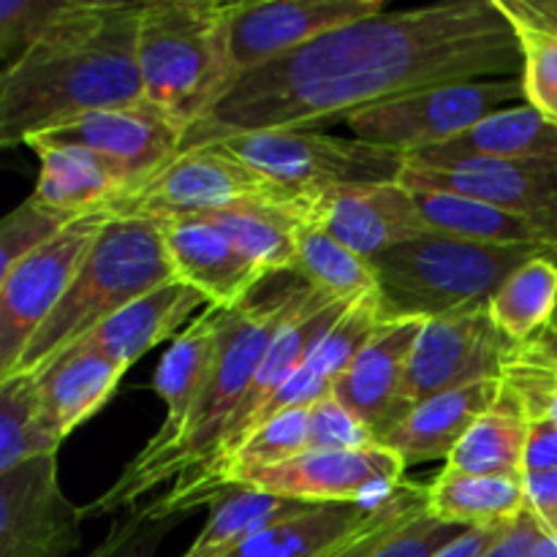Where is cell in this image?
<instances>
[{
  "label": "cell",
  "mask_w": 557,
  "mask_h": 557,
  "mask_svg": "<svg viewBox=\"0 0 557 557\" xmlns=\"http://www.w3.org/2000/svg\"><path fill=\"white\" fill-rule=\"evenodd\" d=\"M531 430L525 449V479L557 471V419L544 408H528Z\"/></svg>",
  "instance_id": "obj_44"
},
{
  "label": "cell",
  "mask_w": 557,
  "mask_h": 557,
  "mask_svg": "<svg viewBox=\"0 0 557 557\" xmlns=\"http://www.w3.org/2000/svg\"><path fill=\"white\" fill-rule=\"evenodd\" d=\"M125 370L87 348H71L36 379L38 411L58 444L92 417L117 389Z\"/></svg>",
  "instance_id": "obj_26"
},
{
  "label": "cell",
  "mask_w": 557,
  "mask_h": 557,
  "mask_svg": "<svg viewBox=\"0 0 557 557\" xmlns=\"http://www.w3.org/2000/svg\"><path fill=\"white\" fill-rule=\"evenodd\" d=\"M71 0H0V58L3 69L22 58L65 14Z\"/></svg>",
  "instance_id": "obj_39"
},
{
  "label": "cell",
  "mask_w": 557,
  "mask_h": 557,
  "mask_svg": "<svg viewBox=\"0 0 557 557\" xmlns=\"http://www.w3.org/2000/svg\"><path fill=\"white\" fill-rule=\"evenodd\" d=\"M403 487L379 504L313 506L286 522L267 528L226 557H324L357 533L368 531L395 509Z\"/></svg>",
  "instance_id": "obj_27"
},
{
  "label": "cell",
  "mask_w": 557,
  "mask_h": 557,
  "mask_svg": "<svg viewBox=\"0 0 557 557\" xmlns=\"http://www.w3.org/2000/svg\"><path fill=\"white\" fill-rule=\"evenodd\" d=\"M82 218V215H79ZM71 221H76L74 215H65V212L52 210V207L41 205L38 199H25L14 212L3 218L0 223V275L11 270V267L20 264L25 256H30L33 250H38L41 245H47L49 239L58 237Z\"/></svg>",
  "instance_id": "obj_38"
},
{
  "label": "cell",
  "mask_w": 557,
  "mask_h": 557,
  "mask_svg": "<svg viewBox=\"0 0 557 557\" xmlns=\"http://www.w3.org/2000/svg\"><path fill=\"white\" fill-rule=\"evenodd\" d=\"M536 346H542V351L547 354L553 362H557V315H555V324L549 326V332L536 343Z\"/></svg>",
  "instance_id": "obj_49"
},
{
  "label": "cell",
  "mask_w": 557,
  "mask_h": 557,
  "mask_svg": "<svg viewBox=\"0 0 557 557\" xmlns=\"http://www.w3.org/2000/svg\"><path fill=\"white\" fill-rule=\"evenodd\" d=\"M201 302H205V297H201L196 288H190L188 283L174 277V281L152 288L145 297L131 302L128 308L114 313L107 324L98 326L92 335H87L85 341L76 343L74 348L96 351L101 354V357H107L109 362L128 370L131 364H134L136 359L145 357L152 346L169 341L172 335L177 337L180 326L188 321V315L194 313Z\"/></svg>",
  "instance_id": "obj_24"
},
{
  "label": "cell",
  "mask_w": 557,
  "mask_h": 557,
  "mask_svg": "<svg viewBox=\"0 0 557 557\" xmlns=\"http://www.w3.org/2000/svg\"><path fill=\"white\" fill-rule=\"evenodd\" d=\"M498 9L509 16L511 27L517 33L522 52V92H525L528 107L536 109L547 123L557 128V36L533 25L525 16L506 9L500 0H495Z\"/></svg>",
  "instance_id": "obj_37"
},
{
  "label": "cell",
  "mask_w": 557,
  "mask_h": 557,
  "mask_svg": "<svg viewBox=\"0 0 557 557\" xmlns=\"http://www.w3.org/2000/svg\"><path fill=\"white\" fill-rule=\"evenodd\" d=\"M174 520H158L150 515V506L131 509V517L112 528L103 544L87 557H156L158 544L169 533Z\"/></svg>",
  "instance_id": "obj_41"
},
{
  "label": "cell",
  "mask_w": 557,
  "mask_h": 557,
  "mask_svg": "<svg viewBox=\"0 0 557 557\" xmlns=\"http://www.w3.org/2000/svg\"><path fill=\"white\" fill-rule=\"evenodd\" d=\"M515 525V522H511ZM509 528V525H506ZM506 528H468L457 542L441 549L435 557H482L506 533Z\"/></svg>",
  "instance_id": "obj_47"
},
{
  "label": "cell",
  "mask_w": 557,
  "mask_h": 557,
  "mask_svg": "<svg viewBox=\"0 0 557 557\" xmlns=\"http://www.w3.org/2000/svg\"><path fill=\"white\" fill-rule=\"evenodd\" d=\"M294 272H299L321 297L337 299V302H357V299L379 292L373 264L337 243L330 232H324L313 221H305L299 228Z\"/></svg>",
  "instance_id": "obj_34"
},
{
  "label": "cell",
  "mask_w": 557,
  "mask_h": 557,
  "mask_svg": "<svg viewBox=\"0 0 557 557\" xmlns=\"http://www.w3.org/2000/svg\"><path fill=\"white\" fill-rule=\"evenodd\" d=\"M169 281H174V270L163 243V221L112 218L9 379H38L114 313Z\"/></svg>",
  "instance_id": "obj_4"
},
{
  "label": "cell",
  "mask_w": 557,
  "mask_h": 557,
  "mask_svg": "<svg viewBox=\"0 0 557 557\" xmlns=\"http://www.w3.org/2000/svg\"><path fill=\"white\" fill-rule=\"evenodd\" d=\"M136 60L145 101L190 131L237 82L228 58V3H141Z\"/></svg>",
  "instance_id": "obj_5"
},
{
  "label": "cell",
  "mask_w": 557,
  "mask_h": 557,
  "mask_svg": "<svg viewBox=\"0 0 557 557\" xmlns=\"http://www.w3.org/2000/svg\"><path fill=\"white\" fill-rule=\"evenodd\" d=\"M555 386H557V364H555Z\"/></svg>",
  "instance_id": "obj_51"
},
{
  "label": "cell",
  "mask_w": 557,
  "mask_h": 557,
  "mask_svg": "<svg viewBox=\"0 0 557 557\" xmlns=\"http://www.w3.org/2000/svg\"><path fill=\"white\" fill-rule=\"evenodd\" d=\"M547 528L539 522V517L531 509L515 522V525L506 528L504 536L493 544L482 557H531L536 544L542 542Z\"/></svg>",
  "instance_id": "obj_45"
},
{
  "label": "cell",
  "mask_w": 557,
  "mask_h": 557,
  "mask_svg": "<svg viewBox=\"0 0 557 557\" xmlns=\"http://www.w3.org/2000/svg\"><path fill=\"white\" fill-rule=\"evenodd\" d=\"M422 330L424 319L389 321L335 381L332 395L359 422L373 430L379 444L381 435L389 433L397 422L408 417L403 389H406L408 362H411Z\"/></svg>",
  "instance_id": "obj_19"
},
{
  "label": "cell",
  "mask_w": 557,
  "mask_h": 557,
  "mask_svg": "<svg viewBox=\"0 0 557 557\" xmlns=\"http://www.w3.org/2000/svg\"><path fill=\"white\" fill-rule=\"evenodd\" d=\"M207 145L299 194H319L354 183H395L406 163L397 152L315 131H250Z\"/></svg>",
  "instance_id": "obj_9"
},
{
  "label": "cell",
  "mask_w": 557,
  "mask_h": 557,
  "mask_svg": "<svg viewBox=\"0 0 557 557\" xmlns=\"http://www.w3.org/2000/svg\"><path fill=\"white\" fill-rule=\"evenodd\" d=\"M381 0H237L228 3V58L234 76L264 69L315 38L381 14Z\"/></svg>",
  "instance_id": "obj_13"
},
{
  "label": "cell",
  "mask_w": 557,
  "mask_h": 557,
  "mask_svg": "<svg viewBox=\"0 0 557 557\" xmlns=\"http://www.w3.org/2000/svg\"><path fill=\"white\" fill-rule=\"evenodd\" d=\"M141 3L71 0L63 16L3 69L0 145H27L101 109L145 101L136 60Z\"/></svg>",
  "instance_id": "obj_2"
},
{
  "label": "cell",
  "mask_w": 557,
  "mask_h": 557,
  "mask_svg": "<svg viewBox=\"0 0 557 557\" xmlns=\"http://www.w3.org/2000/svg\"><path fill=\"white\" fill-rule=\"evenodd\" d=\"M549 158L557 161V128L533 107L522 103L515 109H498L466 134L433 150L406 158L413 163L449 161H528Z\"/></svg>",
  "instance_id": "obj_28"
},
{
  "label": "cell",
  "mask_w": 557,
  "mask_h": 557,
  "mask_svg": "<svg viewBox=\"0 0 557 557\" xmlns=\"http://www.w3.org/2000/svg\"><path fill=\"white\" fill-rule=\"evenodd\" d=\"M185 136H188L185 125H180L177 120L169 117L152 103L141 101L131 103V107L90 112L36 136V139L52 141V145L85 147V150L101 156L103 161L114 163L136 188L180 156Z\"/></svg>",
  "instance_id": "obj_16"
},
{
  "label": "cell",
  "mask_w": 557,
  "mask_h": 557,
  "mask_svg": "<svg viewBox=\"0 0 557 557\" xmlns=\"http://www.w3.org/2000/svg\"><path fill=\"white\" fill-rule=\"evenodd\" d=\"M38 156V180L33 199L65 215H90V212L112 210L131 188L128 177L114 163L103 161L96 152L74 145H52V141H27Z\"/></svg>",
  "instance_id": "obj_22"
},
{
  "label": "cell",
  "mask_w": 557,
  "mask_h": 557,
  "mask_svg": "<svg viewBox=\"0 0 557 557\" xmlns=\"http://www.w3.org/2000/svg\"><path fill=\"white\" fill-rule=\"evenodd\" d=\"M411 194L428 234H444V237L484 245H509V248H542L557 253L555 223L515 215L484 201L444 194V190H411Z\"/></svg>",
  "instance_id": "obj_25"
},
{
  "label": "cell",
  "mask_w": 557,
  "mask_h": 557,
  "mask_svg": "<svg viewBox=\"0 0 557 557\" xmlns=\"http://www.w3.org/2000/svg\"><path fill=\"white\" fill-rule=\"evenodd\" d=\"M504 386L506 379H487L419 403L417 408L408 411L403 422H397L389 433L381 435V444L397 451L406 468L433 460H449L457 444L468 435V430L498 403V397L504 395Z\"/></svg>",
  "instance_id": "obj_21"
},
{
  "label": "cell",
  "mask_w": 557,
  "mask_h": 557,
  "mask_svg": "<svg viewBox=\"0 0 557 557\" xmlns=\"http://www.w3.org/2000/svg\"><path fill=\"white\" fill-rule=\"evenodd\" d=\"M422 509H424V487L403 484V493L400 498H397L395 509H392L384 520L375 522V525L368 528V531L351 536L348 542H343L341 547H335L324 557H370L381 547V544L389 542L400 528H406Z\"/></svg>",
  "instance_id": "obj_43"
},
{
  "label": "cell",
  "mask_w": 557,
  "mask_h": 557,
  "mask_svg": "<svg viewBox=\"0 0 557 557\" xmlns=\"http://www.w3.org/2000/svg\"><path fill=\"white\" fill-rule=\"evenodd\" d=\"M308 221L319 223L337 243L362 259H379L384 250L428 234L413 194L395 183L335 185L313 194Z\"/></svg>",
  "instance_id": "obj_17"
},
{
  "label": "cell",
  "mask_w": 557,
  "mask_h": 557,
  "mask_svg": "<svg viewBox=\"0 0 557 557\" xmlns=\"http://www.w3.org/2000/svg\"><path fill=\"white\" fill-rule=\"evenodd\" d=\"M531 557H557V536L555 533H544L542 542L536 544V549H533Z\"/></svg>",
  "instance_id": "obj_50"
},
{
  "label": "cell",
  "mask_w": 557,
  "mask_h": 557,
  "mask_svg": "<svg viewBox=\"0 0 557 557\" xmlns=\"http://www.w3.org/2000/svg\"><path fill=\"white\" fill-rule=\"evenodd\" d=\"M528 430H531V417H528L525 397L506 381L504 395L468 430L466 438L446 460V468L482 473V476L525 479Z\"/></svg>",
  "instance_id": "obj_30"
},
{
  "label": "cell",
  "mask_w": 557,
  "mask_h": 557,
  "mask_svg": "<svg viewBox=\"0 0 557 557\" xmlns=\"http://www.w3.org/2000/svg\"><path fill=\"white\" fill-rule=\"evenodd\" d=\"M544 253L553 250L422 234L384 250L370 264L379 281L381 313L386 321H428L468 305L490 302L511 272Z\"/></svg>",
  "instance_id": "obj_6"
},
{
  "label": "cell",
  "mask_w": 557,
  "mask_h": 557,
  "mask_svg": "<svg viewBox=\"0 0 557 557\" xmlns=\"http://www.w3.org/2000/svg\"><path fill=\"white\" fill-rule=\"evenodd\" d=\"M112 212H90L0 275V381L9 379L44 321L74 283Z\"/></svg>",
  "instance_id": "obj_11"
},
{
  "label": "cell",
  "mask_w": 557,
  "mask_h": 557,
  "mask_svg": "<svg viewBox=\"0 0 557 557\" xmlns=\"http://www.w3.org/2000/svg\"><path fill=\"white\" fill-rule=\"evenodd\" d=\"M520 74V41L495 0L386 9L239 76L183 150L250 131H310L422 87Z\"/></svg>",
  "instance_id": "obj_1"
},
{
  "label": "cell",
  "mask_w": 557,
  "mask_h": 557,
  "mask_svg": "<svg viewBox=\"0 0 557 557\" xmlns=\"http://www.w3.org/2000/svg\"><path fill=\"white\" fill-rule=\"evenodd\" d=\"M466 531L468 528L446 525V522L435 520L422 509L406 528H400L389 542L381 544L370 557H435L441 549L457 542Z\"/></svg>",
  "instance_id": "obj_42"
},
{
  "label": "cell",
  "mask_w": 557,
  "mask_h": 557,
  "mask_svg": "<svg viewBox=\"0 0 557 557\" xmlns=\"http://www.w3.org/2000/svg\"><path fill=\"white\" fill-rule=\"evenodd\" d=\"M299 194L218 147H190L147 177L112 207L114 218L180 221L228 210L237 205H308Z\"/></svg>",
  "instance_id": "obj_7"
},
{
  "label": "cell",
  "mask_w": 557,
  "mask_h": 557,
  "mask_svg": "<svg viewBox=\"0 0 557 557\" xmlns=\"http://www.w3.org/2000/svg\"><path fill=\"white\" fill-rule=\"evenodd\" d=\"M85 509L58 482V455L0 473V557H71L82 544Z\"/></svg>",
  "instance_id": "obj_14"
},
{
  "label": "cell",
  "mask_w": 557,
  "mask_h": 557,
  "mask_svg": "<svg viewBox=\"0 0 557 557\" xmlns=\"http://www.w3.org/2000/svg\"><path fill=\"white\" fill-rule=\"evenodd\" d=\"M528 509L539 517L544 528L557 536V471L525 479Z\"/></svg>",
  "instance_id": "obj_46"
},
{
  "label": "cell",
  "mask_w": 557,
  "mask_h": 557,
  "mask_svg": "<svg viewBox=\"0 0 557 557\" xmlns=\"http://www.w3.org/2000/svg\"><path fill=\"white\" fill-rule=\"evenodd\" d=\"M386 324H389V321L381 313L379 292L357 299V302L341 315V321L321 337L319 346H315L313 354L308 357V362L302 364V370L310 379L319 381L321 386L335 389V381L346 373L348 364L362 354V348H368L370 343H373V337L379 335Z\"/></svg>",
  "instance_id": "obj_36"
},
{
  "label": "cell",
  "mask_w": 557,
  "mask_h": 557,
  "mask_svg": "<svg viewBox=\"0 0 557 557\" xmlns=\"http://www.w3.org/2000/svg\"><path fill=\"white\" fill-rule=\"evenodd\" d=\"M226 315L228 310L207 305L205 313L194 324L185 326L172 341L169 351L163 354L156 370V392L166 406V419L145 449L166 446L180 433L188 413L194 411L196 400L207 389L212 370H215Z\"/></svg>",
  "instance_id": "obj_23"
},
{
  "label": "cell",
  "mask_w": 557,
  "mask_h": 557,
  "mask_svg": "<svg viewBox=\"0 0 557 557\" xmlns=\"http://www.w3.org/2000/svg\"><path fill=\"white\" fill-rule=\"evenodd\" d=\"M210 504V520L183 557H226L267 528L313 509V504L256 493L248 487H226Z\"/></svg>",
  "instance_id": "obj_31"
},
{
  "label": "cell",
  "mask_w": 557,
  "mask_h": 557,
  "mask_svg": "<svg viewBox=\"0 0 557 557\" xmlns=\"http://www.w3.org/2000/svg\"><path fill=\"white\" fill-rule=\"evenodd\" d=\"M490 315L509 341L539 343L557 315V264L553 253L525 261L490 299Z\"/></svg>",
  "instance_id": "obj_33"
},
{
  "label": "cell",
  "mask_w": 557,
  "mask_h": 557,
  "mask_svg": "<svg viewBox=\"0 0 557 557\" xmlns=\"http://www.w3.org/2000/svg\"><path fill=\"white\" fill-rule=\"evenodd\" d=\"M406 462L384 444L341 451H305L294 460L243 473L232 487L281 495L313 506L379 504L403 487Z\"/></svg>",
  "instance_id": "obj_12"
},
{
  "label": "cell",
  "mask_w": 557,
  "mask_h": 557,
  "mask_svg": "<svg viewBox=\"0 0 557 557\" xmlns=\"http://www.w3.org/2000/svg\"><path fill=\"white\" fill-rule=\"evenodd\" d=\"M354 302H337V299L321 297L319 292L310 294V299L305 302V308L277 332V337L272 341L270 351L261 359L259 370H256L253 381H250L248 392H245L243 403L234 411L232 422H228L226 433H223L221 444H218L215 455L210 457L207 466H201L199 471L188 473L185 479H180L177 487H188V484H199L201 479L212 476L221 466H226L234 455H237L239 446L248 438L250 428H253L256 417L261 413V408L288 384L294 373L308 362V357L313 354V348L319 346L321 337L332 330V326L341 321V315L351 308Z\"/></svg>",
  "instance_id": "obj_18"
},
{
  "label": "cell",
  "mask_w": 557,
  "mask_h": 557,
  "mask_svg": "<svg viewBox=\"0 0 557 557\" xmlns=\"http://www.w3.org/2000/svg\"><path fill=\"white\" fill-rule=\"evenodd\" d=\"M373 430L359 422L335 395H326L310 406V451H341L375 446Z\"/></svg>",
  "instance_id": "obj_40"
},
{
  "label": "cell",
  "mask_w": 557,
  "mask_h": 557,
  "mask_svg": "<svg viewBox=\"0 0 557 557\" xmlns=\"http://www.w3.org/2000/svg\"><path fill=\"white\" fill-rule=\"evenodd\" d=\"M313 199V196H310ZM308 205H237L228 210L201 215L226 232L243 253L259 267L264 275L292 270L297 264V237L302 223L308 221Z\"/></svg>",
  "instance_id": "obj_32"
},
{
  "label": "cell",
  "mask_w": 557,
  "mask_h": 557,
  "mask_svg": "<svg viewBox=\"0 0 557 557\" xmlns=\"http://www.w3.org/2000/svg\"><path fill=\"white\" fill-rule=\"evenodd\" d=\"M525 346L509 341L495 326L490 302L468 305L424 321L406 373L403 403L417 408L444 392L462 389L487 379H506Z\"/></svg>",
  "instance_id": "obj_10"
},
{
  "label": "cell",
  "mask_w": 557,
  "mask_h": 557,
  "mask_svg": "<svg viewBox=\"0 0 557 557\" xmlns=\"http://www.w3.org/2000/svg\"><path fill=\"white\" fill-rule=\"evenodd\" d=\"M58 449L60 444L38 411L36 379L14 375L0 381V473L38 457L58 455Z\"/></svg>",
  "instance_id": "obj_35"
},
{
  "label": "cell",
  "mask_w": 557,
  "mask_h": 557,
  "mask_svg": "<svg viewBox=\"0 0 557 557\" xmlns=\"http://www.w3.org/2000/svg\"><path fill=\"white\" fill-rule=\"evenodd\" d=\"M515 98H525L522 76L449 82L386 98L354 112L346 123L354 139L411 158L457 139Z\"/></svg>",
  "instance_id": "obj_8"
},
{
  "label": "cell",
  "mask_w": 557,
  "mask_h": 557,
  "mask_svg": "<svg viewBox=\"0 0 557 557\" xmlns=\"http://www.w3.org/2000/svg\"><path fill=\"white\" fill-rule=\"evenodd\" d=\"M500 3L557 36V0H500Z\"/></svg>",
  "instance_id": "obj_48"
},
{
  "label": "cell",
  "mask_w": 557,
  "mask_h": 557,
  "mask_svg": "<svg viewBox=\"0 0 557 557\" xmlns=\"http://www.w3.org/2000/svg\"><path fill=\"white\" fill-rule=\"evenodd\" d=\"M397 183L411 190H444L484 201L515 215L557 226V161H449L403 163Z\"/></svg>",
  "instance_id": "obj_15"
},
{
  "label": "cell",
  "mask_w": 557,
  "mask_h": 557,
  "mask_svg": "<svg viewBox=\"0 0 557 557\" xmlns=\"http://www.w3.org/2000/svg\"><path fill=\"white\" fill-rule=\"evenodd\" d=\"M163 243L174 277L215 308L237 310L267 277L226 232L201 218L163 221Z\"/></svg>",
  "instance_id": "obj_20"
},
{
  "label": "cell",
  "mask_w": 557,
  "mask_h": 557,
  "mask_svg": "<svg viewBox=\"0 0 557 557\" xmlns=\"http://www.w3.org/2000/svg\"><path fill=\"white\" fill-rule=\"evenodd\" d=\"M313 288H292L270 302H245L228 310L223 324L221 351L210 384L196 400L180 433L158 449H141L112 490L96 506H85V517L107 515L120 506H134L141 493L174 476H188L210 462L232 422L234 411L243 403L261 359L270 351L277 332L305 308Z\"/></svg>",
  "instance_id": "obj_3"
},
{
  "label": "cell",
  "mask_w": 557,
  "mask_h": 557,
  "mask_svg": "<svg viewBox=\"0 0 557 557\" xmlns=\"http://www.w3.org/2000/svg\"><path fill=\"white\" fill-rule=\"evenodd\" d=\"M424 511L446 525L506 528L528 511L525 479L444 468L424 487Z\"/></svg>",
  "instance_id": "obj_29"
}]
</instances>
